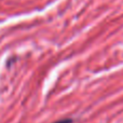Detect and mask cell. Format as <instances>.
Instances as JSON below:
<instances>
[{"mask_svg":"<svg viewBox=\"0 0 123 123\" xmlns=\"http://www.w3.org/2000/svg\"><path fill=\"white\" fill-rule=\"evenodd\" d=\"M54 123H72V120L71 119H63V120H60V121H56Z\"/></svg>","mask_w":123,"mask_h":123,"instance_id":"cell-1","label":"cell"}]
</instances>
